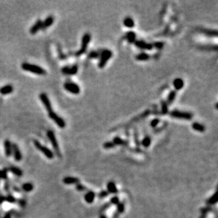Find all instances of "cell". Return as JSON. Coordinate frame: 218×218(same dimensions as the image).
<instances>
[{"label": "cell", "mask_w": 218, "mask_h": 218, "mask_svg": "<svg viewBox=\"0 0 218 218\" xmlns=\"http://www.w3.org/2000/svg\"><path fill=\"white\" fill-rule=\"evenodd\" d=\"M21 68H22L24 71H29V72L33 73V74L40 76L46 75L47 73L46 71L41 66H38V65L36 64L26 63V62H24V63H23L22 64H21Z\"/></svg>", "instance_id": "1"}, {"label": "cell", "mask_w": 218, "mask_h": 218, "mask_svg": "<svg viewBox=\"0 0 218 218\" xmlns=\"http://www.w3.org/2000/svg\"><path fill=\"white\" fill-rule=\"evenodd\" d=\"M91 40V35L89 33H86L83 35L82 37L81 40V46H80V50L76 53V56H80L86 52L87 48H88V45H89L90 42Z\"/></svg>", "instance_id": "2"}, {"label": "cell", "mask_w": 218, "mask_h": 218, "mask_svg": "<svg viewBox=\"0 0 218 218\" xmlns=\"http://www.w3.org/2000/svg\"><path fill=\"white\" fill-rule=\"evenodd\" d=\"M47 135H48L49 140L51 142L52 145V147L54 148V151H55L56 155H57L59 158H61V152L60 150H59V144H58L57 138H56L55 134H54V131L52 130H49L47 132Z\"/></svg>", "instance_id": "3"}, {"label": "cell", "mask_w": 218, "mask_h": 218, "mask_svg": "<svg viewBox=\"0 0 218 218\" xmlns=\"http://www.w3.org/2000/svg\"><path fill=\"white\" fill-rule=\"evenodd\" d=\"M33 143H34L36 148H37L38 150H39L40 151L42 152L48 159H53V158H54V153H53V152L52 151L50 148H47L46 146H42V145L41 144L39 141H37V140H34V141H33Z\"/></svg>", "instance_id": "4"}, {"label": "cell", "mask_w": 218, "mask_h": 218, "mask_svg": "<svg viewBox=\"0 0 218 218\" xmlns=\"http://www.w3.org/2000/svg\"><path fill=\"white\" fill-rule=\"evenodd\" d=\"M112 57V52L111 50H103L101 53V55H100V62L98 63V67L100 68H103L105 66V65L107 64V62L109 61V59H110Z\"/></svg>", "instance_id": "5"}, {"label": "cell", "mask_w": 218, "mask_h": 218, "mask_svg": "<svg viewBox=\"0 0 218 218\" xmlns=\"http://www.w3.org/2000/svg\"><path fill=\"white\" fill-rule=\"evenodd\" d=\"M170 116L176 119H185V120H190L193 118V114L190 112H182L179 110H173L170 112Z\"/></svg>", "instance_id": "6"}, {"label": "cell", "mask_w": 218, "mask_h": 218, "mask_svg": "<svg viewBox=\"0 0 218 218\" xmlns=\"http://www.w3.org/2000/svg\"><path fill=\"white\" fill-rule=\"evenodd\" d=\"M64 88L68 92L71 93L72 94H77L80 93V87L78 86L76 83H73V82H66V83L64 84Z\"/></svg>", "instance_id": "7"}, {"label": "cell", "mask_w": 218, "mask_h": 218, "mask_svg": "<svg viewBox=\"0 0 218 218\" xmlns=\"http://www.w3.org/2000/svg\"><path fill=\"white\" fill-rule=\"evenodd\" d=\"M48 115L49 117H50V119H52L54 122L57 123V126H59V128L64 129V128L66 126V122L64 121V120L62 117H59L58 114H56L54 111L48 112Z\"/></svg>", "instance_id": "8"}, {"label": "cell", "mask_w": 218, "mask_h": 218, "mask_svg": "<svg viewBox=\"0 0 218 218\" xmlns=\"http://www.w3.org/2000/svg\"><path fill=\"white\" fill-rule=\"evenodd\" d=\"M40 99L42 104L45 105V108H46L47 111H48V112H52V111H53L51 103H50V100L46 93H42L40 94Z\"/></svg>", "instance_id": "9"}, {"label": "cell", "mask_w": 218, "mask_h": 218, "mask_svg": "<svg viewBox=\"0 0 218 218\" xmlns=\"http://www.w3.org/2000/svg\"><path fill=\"white\" fill-rule=\"evenodd\" d=\"M78 70V67L77 65H74V66H72L71 67H63L62 69V72L64 74H65V75L72 76L77 74Z\"/></svg>", "instance_id": "10"}, {"label": "cell", "mask_w": 218, "mask_h": 218, "mask_svg": "<svg viewBox=\"0 0 218 218\" xmlns=\"http://www.w3.org/2000/svg\"><path fill=\"white\" fill-rule=\"evenodd\" d=\"M12 153H13V156H14V159L16 161L19 162L22 160V154H21L19 146L16 143L12 144Z\"/></svg>", "instance_id": "11"}, {"label": "cell", "mask_w": 218, "mask_h": 218, "mask_svg": "<svg viewBox=\"0 0 218 218\" xmlns=\"http://www.w3.org/2000/svg\"><path fill=\"white\" fill-rule=\"evenodd\" d=\"M135 45L138 48L141 49V50H150L153 48V45H152V44L147 43V42H144V41L143 40L135 41Z\"/></svg>", "instance_id": "12"}, {"label": "cell", "mask_w": 218, "mask_h": 218, "mask_svg": "<svg viewBox=\"0 0 218 218\" xmlns=\"http://www.w3.org/2000/svg\"><path fill=\"white\" fill-rule=\"evenodd\" d=\"M197 30L200 33H202L205 34V36H208L209 37H217V31L216 30H210V29L203 28H198Z\"/></svg>", "instance_id": "13"}, {"label": "cell", "mask_w": 218, "mask_h": 218, "mask_svg": "<svg viewBox=\"0 0 218 218\" xmlns=\"http://www.w3.org/2000/svg\"><path fill=\"white\" fill-rule=\"evenodd\" d=\"M42 21L40 19H38L35 23L34 25L30 28V33L31 35H35L39 31L40 29H42Z\"/></svg>", "instance_id": "14"}, {"label": "cell", "mask_w": 218, "mask_h": 218, "mask_svg": "<svg viewBox=\"0 0 218 218\" xmlns=\"http://www.w3.org/2000/svg\"><path fill=\"white\" fill-rule=\"evenodd\" d=\"M54 18L53 16H49L45 19L44 21H42V29L45 30L48 27H50L53 23H54Z\"/></svg>", "instance_id": "15"}, {"label": "cell", "mask_w": 218, "mask_h": 218, "mask_svg": "<svg viewBox=\"0 0 218 218\" xmlns=\"http://www.w3.org/2000/svg\"><path fill=\"white\" fill-rule=\"evenodd\" d=\"M4 150L7 157H10L12 154V144L9 140H6L4 141Z\"/></svg>", "instance_id": "16"}, {"label": "cell", "mask_w": 218, "mask_h": 218, "mask_svg": "<svg viewBox=\"0 0 218 218\" xmlns=\"http://www.w3.org/2000/svg\"><path fill=\"white\" fill-rule=\"evenodd\" d=\"M63 182L65 184H78L80 182L79 179L73 176H66L63 179Z\"/></svg>", "instance_id": "17"}, {"label": "cell", "mask_w": 218, "mask_h": 218, "mask_svg": "<svg viewBox=\"0 0 218 218\" xmlns=\"http://www.w3.org/2000/svg\"><path fill=\"white\" fill-rule=\"evenodd\" d=\"M13 91V87L11 85H7L1 87L0 88V93L1 95H8V94L11 93Z\"/></svg>", "instance_id": "18"}, {"label": "cell", "mask_w": 218, "mask_h": 218, "mask_svg": "<svg viewBox=\"0 0 218 218\" xmlns=\"http://www.w3.org/2000/svg\"><path fill=\"white\" fill-rule=\"evenodd\" d=\"M173 85L176 91H179V90H181L184 87V82L183 80V79L181 78H175L174 80Z\"/></svg>", "instance_id": "19"}, {"label": "cell", "mask_w": 218, "mask_h": 218, "mask_svg": "<svg viewBox=\"0 0 218 218\" xmlns=\"http://www.w3.org/2000/svg\"><path fill=\"white\" fill-rule=\"evenodd\" d=\"M123 25L129 28H132L135 26V23L133 19L130 16H127L123 20Z\"/></svg>", "instance_id": "20"}, {"label": "cell", "mask_w": 218, "mask_h": 218, "mask_svg": "<svg viewBox=\"0 0 218 218\" xmlns=\"http://www.w3.org/2000/svg\"><path fill=\"white\" fill-rule=\"evenodd\" d=\"M135 38H136V35H135V32L129 31L128 33H126V39L127 40V41L129 43H133V42H135Z\"/></svg>", "instance_id": "21"}, {"label": "cell", "mask_w": 218, "mask_h": 218, "mask_svg": "<svg viewBox=\"0 0 218 218\" xmlns=\"http://www.w3.org/2000/svg\"><path fill=\"white\" fill-rule=\"evenodd\" d=\"M192 128H193V130L196 131L201 132V133H203V132H204L205 131V126L199 122L193 123V124H192Z\"/></svg>", "instance_id": "22"}, {"label": "cell", "mask_w": 218, "mask_h": 218, "mask_svg": "<svg viewBox=\"0 0 218 218\" xmlns=\"http://www.w3.org/2000/svg\"><path fill=\"white\" fill-rule=\"evenodd\" d=\"M95 194L94 192L93 191H89L85 194V200L88 203H92L95 200Z\"/></svg>", "instance_id": "23"}, {"label": "cell", "mask_w": 218, "mask_h": 218, "mask_svg": "<svg viewBox=\"0 0 218 218\" xmlns=\"http://www.w3.org/2000/svg\"><path fill=\"white\" fill-rule=\"evenodd\" d=\"M112 142L114 143V144L115 146H126L128 144V141H125V140L122 139V138H121L119 136L114 138Z\"/></svg>", "instance_id": "24"}, {"label": "cell", "mask_w": 218, "mask_h": 218, "mask_svg": "<svg viewBox=\"0 0 218 218\" xmlns=\"http://www.w3.org/2000/svg\"><path fill=\"white\" fill-rule=\"evenodd\" d=\"M150 56L146 52H141L135 56V59L138 61H147L150 59Z\"/></svg>", "instance_id": "25"}, {"label": "cell", "mask_w": 218, "mask_h": 218, "mask_svg": "<svg viewBox=\"0 0 218 218\" xmlns=\"http://www.w3.org/2000/svg\"><path fill=\"white\" fill-rule=\"evenodd\" d=\"M107 190H108V193H118V190H117V187H116L115 184H114V182H112V181L108 183Z\"/></svg>", "instance_id": "26"}, {"label": "cell", "mask_w": 218, "mask_h": 218, "mask_svg": "<svg viewBox=\"0 0 218 218\" xmlns=\"http://www.w3.org/2000/svg\"><path fill=\"white\" fill-rule=\"evenodd\" d=\"M9 171L12 172L13 174L16 175L18 176H23V172L21 169L17 167H14V166H11L9 167Z\"/></svg>", "instance_id": "27"}, {"label": "cell", "mask_w": 218, "mask_h": 218, "mask_svg": "<svg viewBox=\"0 0 218 218\" xmlns=\"http://www.w3.org/2000/svg\"><path fill=\"white\" fill-rule=\"evenodd\" d=\"M176 93L175 91H172L171 92L169 93L168 95V97H167V105H171L173 103V102L174 101L175 98H176Z\"/></svg>", "instance_id": "28"}, {"label": "cell", "mask_w": 218, "mask_h": 218, "mask_svg": "<svg viewBox=\"0 0 218 218\" xmlns=\"http://www.w3.org/2000/svg\"><path fill=\"white\" fill-rule=\"evenodd\" d=\"M217 202V192H215L213 196H212L210 198V199H208L206 201V203L208 204V205H214V204H215Z\"/></svg>", "instance_id": "29"}, {"label": "cell", "mask_w": 218, "mask_h": 218, "mask_svg": "<svg viewBox=\"0 0 218 218\" xmlns=\"http://www.w3.org/2000/svg\"><path fill=\"white\" fill-rule=\"evenodd\" d=\"M161 112H162V114H164V115H165V114H167V113H168L169 110H168V105H167V102L164 101V100H162V101L161 102Z\"/></svg>", "instance_id": "30"}, {"label": "cell", "mask_w": 218, "mask_h": 218, "mask_svg": "<svg viewBox=\"0 0 218 218\" xmlns=\"http://www.w3.org/2000/svg\"><path fill=\"white\" fill-rule=\"evenodd\" d=\"M141 144L143 147L148 148L151 144V138L149 136H146L141 141Z\"/></svg>", "instance_id": "31"}, {"label": "cell", "mask_w": 218, "mask_h": 218, "mask_svg": "<svg viewBox=\"0 0 218 218\" xmlns=\"http://www.w3.org/2000/svg\"><path fill=\"white\" fill-rule=\"evenodd\" d=\"M22 188L25 192H30L33 190V184L31 183H25L22 186Z\"/></svg>", "instance_id": "32"}, {"label": "cell", "mask_w": 218, "mask_h": 218, "mask_svg": "<svg viewBox=\"0 0 218 218\" xmlns=\"http://www.w3.org/2000/svg\"><path fill=\"white\" fill-rule=\"evenodd\" d=\"M114 147H115V145L114 144V143L112 141H107V142H105L103 144V148L105 149L114 148Z\"/></svg>", "instance_id": "33"}, {"label": "cell", "mask_w": 218, "mask_h": 218, "mask_svg": "<svg viewBox=\"0 0 218 218\" xmlns=\"http://www.w3.org/2000/svg\"><path fill=\"white\" fill-rule=\"evenodd\" d=\"M99 56H100V53L96 51L91 52L88 54V57L91 58V59H97V58L99 57Z\"/></svg>", "instance_id": "34"}, {"label": "cell", "mask_w": 218, "mask_h": 218, "mask_svg": "<svg viewBox=\"0 0 218 218\" xmlns=\"http://www.w3.org/2000/svg\"><path fill=\"white\" fill-rule=\"evenodd\" d=\"M117 205V211H118L119 213H123L125 210L124 204L122 203H119Z\"/></svg>", "instance_id": "35"}, {"label": "cell", "mask_w": 218, "mask_h": 218, "mask_svg": "<svg viewBox=\"0 0 218 218\" xmlns=\"http://www.w3.org/2000/svg\"><path fill=\"white\" fill-rule=\"evenodd\" d=\"M5 201H7V202L10 203H14L16 201V200L13 196H12V195H9V196H7V197H5Z\"/></svg>", "instance_id": "36"}, {"label": "cell", "mask_w": 218, "mask_h": 218, "mask_svg": "<svg viewBox=\"0 0 218 218\" xmlns=\"http://www.w3.org/2000/svg\"><path fill=\"white\" fill-rule=\"evenodd\" d=\"M152 45H153V47H155V48L158 49V50H162V49L164 48V43L162 42H155V43H154Z\"/></svg>", "instance_id": "37"}, {"label": "cell", "mask_w": 218, "mask_h": 218, "mask_svg": "<svg viewBox=\"0 0 218 218\" xmlns=\"http://www.w3.org/2000/svg\"><path fill=\"white\" fill-rule=\"evenodd\" d=\"M7 170L4 169L2 170H0V179H7Z\"/></svg>", "instance_id": "38"}, {"label": "cell", "mask_w": 218, "mask_h": 218, "mask_svg": "<svg viewBox=\"0 0 218 218\" xmlns=\"http://www.w3.org/2000/svg\"><path fill=\"white\" fill-rule=\"evenodd\" d=\"M159 123H160L159 119L158 118L154 119L152 120L151 122H150V126H151L152 128H155L158 124H159Z\"/></svg>", "instance_id": "39"}, {"label": "cell", "mask_w": 218, "mask_h": 218, "mask_svg": "<svg viewBox=\"0 0 218 218\" xmlns=\"http://www.w3.org/2000/svg\"><path fill=\"white\" fill-rule=\"evenodd\" d=\"M108 195H109V193H108V191H105V190H103V191L100 192V193H99L98 196H99V198H100V199H103V198L107 196Z\"/></svg>", "instance_id": "40"}, {"label": "cell", "mask_w": 218, "mask_h": 218, "mask_svg": "<svg viewBox=\"0 0 218 218\" xmlns=\"http://www.w3.org/2000/svg\"><path fill=\"white\" fill-rule=\"evenodd\" d=\"M212 211V209L210 207H206V208H203L202 210H201V212L202 214H208V212Z\"/></svg>", "instance_id": "41"}, {"label": "cell", "mask_w": 218, "mask_h": 218, "mask_svg": "<svg viewBox=\"0 0 218 218\" xmlns=\"http://www.w3.org/2000/svg\"><path fill=\"white\" fill-rule=\"evenodd\" d=\"M111 203H112V204H114V205H117V204L119 203V198L117 197V196H114V197H113L112 199H111Z\"/></svg>", "instance_id": "42"}, {"label": "cell", "mask_w": 218, "mask_h": 218, "mask_svg": "<svg viewBox=\"0 0 218 218\" xmlns=\"http://www.w3.org/2000/svg\"><path fill=\"white\" fill-rule=\"evenodd\" d=\"M76 188L78 190H79V191H82V190H85V187L83 185H82V184H76Z\"/></svg>", "instance_id": "43"}, {"label": "cell", "mask_w": 218, "mask_h": 218, "mask_svg": "<svg viewBox=\"0 0 218 218\" xmlns=\"http://www.w3.org/2000/svg\"><path fill=\"white\" fill-rule=\"evenodd\" d=\"M19 205L21 207L25 206V204H26V201H25V200H23V199L20 200V201H19Z\"/></svg>", "instance_id": "44"}, {"label": "cell", "mask_w": 218, "mask_h": 218, "mask_svg": "<svg viewBox=\"0 0 218 218\" xmlns=\"http://www.w3.org/2000/svg\"><path fill=\"white\" fill-rule=\"evenodd\" d=\"M4 201H5V197H4V196H0V205H1V203H3Z\"/></svg>", "instance_id": "45"}, {"label": "cell", "mask_w": 218, "mask_h": 218, "mask_svg": "<svg viewBox=\"0 0 218 218\" xmlns=\"http://www.w3.org/2000/svg\"><path fill=\"white\" fill-rule=\"evenodd\" d=\"M3 218H11V215L10 214H7Z\"/></svg>", "instance_id": "46"}, {"label": "cell", "mask_w": 218, "mask_h": 218, "mask_svg": "<svg viewBox=\"0 0 218 218\" xmlns=\"http://www.w3.org/2000/svg\"><path fill=\"white\" fill-rule=\"evenodd\" d=\"M206 215L207 214H202L199 218H206Z\"/></svg>", "instance_id": "47"}, {"label": "cell", "mask_w": 218, "mask_h": 218, "mask_svg": "<svg viewBox=\"0 0 218 218\" xmlns=\"http://www.w3.org/2000/svg\"><path fill=\"white\" fill-rule=\"evenodd\" d=\"M100 218H107V217H105V215H101V216H100Z\"/></svg>", "instance_id": "48"}, {"label": "cell", "mask_w": 218, "mask_h": 218, "mask_svg": "<svg viewBox=\"0 0 218 218\" xmlns=\"http://www.w3.org/2000/svg\"><path fill=\"white\" fill-rule=\"evenodd\" d=\"M215 107H216V109H217V103H216V105H215Z\"/></svg>", "instance_id": "49"}]
</instances>
